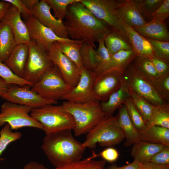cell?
Wrapping results in <instances>:
<instances>
[{"label":"cell","instance_id":"obj_1","mask_svg":"<svg viewBox=\"0 0 169 169\" xmlns=\"http://www.w3.org/2000/svg\"><path fill=\"white\" fill-rule=\"evenodd\" d=\"M80 1L68 7L64 23L70 39L82 41L96 49L95 43L104 39L112 29L95 16Z\"/></svg>","mask_w":169,"mask_h":169},{"label":"cell","instance_id":"obj_2","mask_svg":"<svg viewBox=\"0 0 169 169\" xmlns=\"http://www.w3.org/2000/svg\"><path fill=\"white\" fill-rule=\"evenodd\" d=\"M71 130L46 135L41 148L55 167H59L82 159L86 149L74 137Z\"/></svg>","mask_w":169,"mask_h":169},{"label":"cell","instance_id":"obj_3","mask_svg":"<svg viewBox=\"0 0 169 169\" xmlns=\"http://www.w3.org/2000/svg\"><path fill=\"white\" fill-rule=\"evenodd\" d=\"M61 105L74 120L73 131L75 136L87 134L105 118L99 101L77 103L65 101Z\"/></svg>","mask_w":169,"mask_h":169},{"label":"cell","instance_id":"obj_4","mask_svg":"<svg viewBox=\"0 0 169 169\" xmlns=\"http://www.w3.org/2000/svg\"><path fill=\"white\" fill-rule=\"evenodd\" d=\"M30 116L41 124L46 135L73 130L75 123L72 115L62 105H49L32 109Z\"/></svg>","mask_w":169,"mask_h":169},{"label":"cell","instance_id":"obj_5","mask_svg":"<svg viewBox=\"0 0 169 169\" xmlns=\"http://www.w3.org/2000/svg\"><path fill=\"white\" fill-rule=\"evenodd\" d=\"M125 139L123 130L119 124L116 116L105 118L87 134L84 147L91 149L97 144L102 147H112Z\"/></svg>","mask_w":169,"mask_h":169},{"label":"cell","instance_id":"obj_6","mask_svg":"<svg viewBox=\"0 0 169 169\" xmlns=\"http://www.w3.org/2000/svg\"><path fill=\"white\" fill-rule=\"evenodd\" d=\"M73 88L65 82L58 67L54 65L31 89L44 99L57 101Z\"/></svg>","mask_w":169,"mask_h":169},{"label":"cell","instance_id":"obj_7","mask_svg":"<svg viewBox=\"0 0 169 169\" xmlns=\"http://www.w3.org/2000/svg\"><path fill=\"white\" fill-rule=\"evenodd\" d=\"M123 76L129 88L152 105L157 106L167 103L161 99L150 80L133 61L125 69Z\"/></svg>","mask_w":169,"mask_h":169},{"label":"cell","instance_id":"obj_8","mask_svg":"<svg viewBox=\"0 0 169 169\" xmlns=\"http://www.w3.org/2000/svg\"><path fill=\"white\" fill-rule=\"evenodd\" d=\"M28 46V57L22 78L34 84L54 64L46 51L36 41L31 39Z\"/></svg>","mask_w":169,"mask_h":169},{"label":"cell","instance_id":"obj_9","mask_svg":"<svg viewBox=\"0 0 169 169\" xmlns=\"http://www.w3.org/2000/svg\"><path fill=\"white\" fill-rule=\"evenodd\" d=\"M32 108L8 101L1 106L0 126L8 123L12 130L24 127H33L43 130L41 124L30 115Z\"/></svg>","mask_w":169,"mask_h":169},{"label":"cell","instance_id":"obj_10","mask_svg":"<svg viewBox=\"0 0 169 169\" xmlns=\"http://www.w3.org/2000/svg\"><path fill=\"white\" fill-rule=\"evenodd\" d=\"M80 2L97 18L106 23L112 30L127 37L117 12L121 0H80Z\"/></svg>","mask_w":169,"mask_h":169},{"label":"cell","instance_id":"obj_11","mask_svg":"<svg viewBox=\"0 0 169 169\" xmlns=\"http://www.w3.org/2000/svg\"><path fill=\"white\" fill-rule=\"evenodd\" d=\"M32 86L10 84L8 90L0 95L7 101L28 106L32 109L49 105H56L57 101L45 100L32 90Z\"/></svg>","mask_w":169,"mask_h":169},{"label":"cell","instance_id":"obj_12","mask_svg":"<svg viewBox=\"0 0 169 169\" xmlns=\"http://www.w3.org/2000/svg\"><path fill=\"white\" fill-rule=\"evenodd\" d=\"M47 52L49 59L58 67L65 82L73 87L75 86L80 78V70L62 52L58 42L53 43Z\"/></svg>","mask_w":169,"mask_h":169},{"label":"cell","instance_id":"obj_13","mask_svg":"<svg viewBox=\"0 0 169 169\" xmlns=\"http://www.w3.org/2000/svg\"><path fill=\"white\" fill-rule=\"evenodd\" d=\"M80 71V78L77 84L61 100L77 103L99 101L93 91V84L96 77L95 74L84 67Z\"/></svg>","mask_w":169,"mask_h":169},{"label":"cell","instance_id":"obj_14","mask_svg":"<svg viewBox=\"0 0 169 169\" xmlns=\"http://www.w3.org/2000/svg\"><path fill=\"white\" fill-rule=\"evenodd\" d=\"M123 73L112 72L96 76L93 85V91L99 102L106 101L118 90L121 85Z\"/></svg>","mask_w":169,"mask_h":169},{"label":"cell","instance_id":"obj_15","mask_svg":"<svg viewBox=\"0 0 169 169\" xmlns=\"http://www.w3.org/2000/svg\"><path fill=\"white\" fill-rule=\"evenodd\" d=\"M31 39L36 41L47 51L54 42L69 41L72 39L61 38L51 29L42 24L32 15L23 21Z\"/></svg>","mask_w":169,"mask_h":169},{"label":"cell","instance_id":"obj_16","mask_svg":"<svg viewBox=\"0 0 169 169\" xmlns=\"http://www.w3.org/2000/svg\"><path fill=\"white\" fill-rule=\"evenodd\" d=\"M51 8L41 0L30 10L33 15L45 27L52 30L59 37L69 38V35L63 21L56 18L51 12Z\"/></svg>","mask_w":169,"mask_h":169},{"label":"cell","instance_id":"obj_17","mask_svg":"<svg viewBox=\"0 0 169 169\" xmlns=\"http://www.w3.org/2000/svg\"><path fill=\"white\" fill-rule=\"evenodd\" d=\"M2 21L10 28L17 44H28L31 40L28 30L16 8L11 5Z\"/></svg>","mask_w":169,"mask_h":169},{"label":"cell","instance_id":"obj_18","mask_svg":"<svg viewBox=\"0 0 169 169\" xmlns=\"http://www.w3.org/2000/svg\"><path fill=\"white\" fill-rule=\"evenodd\" d=\"M119 18L126 35L137 56L150 58L155 55L152 47L146 38L137 33L133 28L128 26Z\"/></svg>","mask_w":169,"mask_h":169},{"label":"cell","instance_id":"obj_19","mask_svg":"<svg viewBox=\"0 0 169 169\" xmlns=\"http://www.w3.org/2000/svg\"><path fill=\"white\" fill-rule=\"evenodd\" d=\"M117 12L119 17L133 28L141 26L147 23L134 0H121Z\"/></svg>","mask_w":169,"mask_h":169},{"label":"cell","instance_id":"obj_20","mask_svg":"<svg viewBox=\"0 0 169 169\" xmlns=\"http://www.w3.org/2000/svg\"><path fill=\"white\" fill-rule=\"evenodd\" d=\"M130 98L129 88L123 78L119 89L113 93L106 101L100 103L105 118L112 116L114 112L119 109L126 100Z\"/></svg>","mask_w":169,"mask_h":169},{"label":"cell","instance_id":"obj_21","mask_svg":"<svg viewBox=\"0 0 169 169\" xmlns=\"http://www.w3.org/2000/svg\"><path fill=\"white\" fill-rule=\"evenodd\" d=\"M27 44H18L4 63L17 76L22 78L28 55Z\"/></svg>","mask_w":169,"mask_h":169},{"label":"cell","instance_id":"obj_22","mask_svg":"<svg viewBox=\"0 0 169 169\" xmlns=\"http://www.w3.org/2000/svg\"><path fill=\"white\" fill-rule=\"evenodd\" d=\"M117 121L124 132L125 136L124 145L130 147L140 140L139 131L134 126L128 116L124 104L119 109Z\"/></svg>","mask_w":169,"mask_h":169},{"label":"cell","instance_id":"obj_23","mask_svg":"<svg viewBox=\"0 0 169 169\" xmlns=\"http://www.w3.org/2000/svg\"><path fill=\"white\" fill-rule=\"evenodd\" d=\"M133 28L143 36L157 40L169 41V32L165 22L159 23L151 20L141 26Z\"/></svg>","mask_w":169,"mask_h":169},{"label":"cell","instance_id":"obj_24","mask_svg":"<svg viewBox=\"0 0 169 169\" xmlns=\"http://www.w3.org/2000/svg\"><path fill=\"white\" fill-rule=\"evenodd\" d=\"M132 146L131 155L141 163L150 161L152 157L165 146L141 140L136 141Z\"/></svg>","mask_w":169,"mask_h":169},{"label":"cell","instance_id":"obj_25","mask_svg":"<svg viewBox=\"0 0 169 169\" xmlns=\"http://www.w3.org/2000/svg\"><path fill=\"white\" fill-rule=\"evenodd\" d=\"M139 131L140 140L169 146V129L157 125H150Z\"/></svg>","mask_w":169,"mask_h":169},{"label":"cell","instance_id":"obj_26","mask_svg":"<svg viewBox=\"0 0 169 169\" xmlns=\"http://www.w3.org/2000/svg\"><path fill=\"white\" fill-rule=\"evenodd\" d=\"M136 56L133 50H121L110 55V61L101 74L112 72L123 73L126 68Z\"/></svg>","mask_w":169,"mask_h":169},{"label":"cell","instance_id":"obj_27","mask_svg":"<svg viewBox=\"0 0 169 169\" xmlns=\"http://www.w3.org/2000/svg\"><path fill=\"white\" fill-rule=\"evenodd\" d=\"M17 44L10 28L1 21L0 22V60L4 63Z\"/></svg>","mask_w":169,"mask_h":169},{"label":"cell","instance_id":"obj_28","mask_svg":"<svg viewBox=\"0 0 169 169\" xmlns=\"http://www.w3.org/2000/svg\"><path fill=\"white\" fill-rule=\"evenodd\" d=\"M104 42L110 55L121 50H133L127 38L113 30L106 35Z\"/></svg>","mask_w":169,"mask_h":169},{"label":"cell","instance_id":"obj_29","mask_svg":"<svg viewBox=\"0 0 169 169\" xmlns=\"http://www.w3.org/2000/svg\"><path fill=\"white\" fill-rule=\"evenodd\" d=\"M82 41L71 40L58 42L62 52L76 65L79 70L84 67L80 53Z\"/></svg>","mask_w":169,"mask_h":169},{"label":"cell","instance_id":"obj_30","mask_svg":"<svg viewBox=\"0 0 169 169\" xmlns=\"http://www.w3.org/2000/svg\"><path fill=\"white\" fill-rule=\"evenodd\" d=\"M98 156L94 153L88 157L53 169H100L105 167V161L104 160H95V158Z\"/></svg>","mask_w":169,"mask_h":169},{"label":"cell","instance_id":"obj_31","mask_svg":"<svg viewBox=\"0 0 169 169\" xmlns=\"http://www.w3.org/2000/svg\"><path fill=\"white\" fill-rule=\"evenodd\" d=\"M129 88L130 99L147 125L152 115L155 106Z\"/></svg>","mask_w":169,"mask_h":169},{"label":"cell","instance_id":"obj_32","mask_svg":"<svg viewBox=\"0 0 169 169\" xmlns=\"http://www.w3.org/2000/svg\"><path fill=\"white\" fill-rule=\"evenodd\" d=\"M154 125L169 129V104L168 103L155 106L147 125Z\"/></svg>","mask_w":169,"mask_h":169},{"label":"cell","instance_id":"obj_33","mask_svg":"<svg viewBox=\"0 0 169 169\" xmlns=\"http://www.w3.org/2000/svg\"><path fill=\"white\" fill-rule=\"evenodd\" d=\"M91 45L82 44L80 53L84 67L87 70L94 73L97 66L96 50Z\"/></svg>","mask_w":169,"mask_h":169},{"label":"cell","instance_id":"obj_34","mask_svg":"<svg viewBox=\"0 0 169 169\" xmlns=\"http://www.w3.org/2000/svg\"><path fill=\"white\" fill-rule=\"evenodd\" d=\"M104 39H100L97 42L99 46L96 50L97 65L94 72L96 76L102 74L104 72L110 59V55L105 46Z\"/></svg>","mask_w":169,"mask_h":169},{"label":"cell","instance_id":"obj_35","mask_svg":"<svg viewBox=\"0 0 169 169\" xmlns=\"http://www.w3.org/2000/svg\"><path fill=\"white\" fill-rule=\"evenodd\" d=\"M53 12V15L57 19L63 21L64 19L68 7L73 3L80 0H44Z\"/></svg>","mask_w":169,"mask_h":169},{"label":"cell","instance_id":"obj_36","mask_svg":"<svg viewBox=\"0 0 169 169\" xmlns=\"http://www.w3.org/2000/svg\"><path fill=\"white\" fill-rule=\"evenodd\" d=\"M129 117L135 127L139 131L146 128L147 125L130 98L124 103Z\"/></svg>","mask_w":169,"mask_h":169},{"label":"cell","instance_id":"obj_37","mask_svg":"<svg viewBox=\"0 0 169 169\" xmlns=\"http://www.w3.org/2000/svg\"><path fill=\"white\" fill-rule=\"evenodd\" d=\"M133 62L151 81H153L159 77L149 58L137 56Z\"/></svg>","mask_w":169,"mask_h":169},{"label":"cell","instance_id":"obj_38","mask_svg":"<svg viewBox=\"0 0 169 169\" xmlns=\"http://www.w3.org/2000/svg\"><path fill=\"white\" fill-rule=\"evenodd\" d=\"M139 11L145 18H151L164 0H134Z\"/></svg>","mask_w":169,"mask_h":169},{"label":"cell","instance_id":"obj_39","mask_svg":"<svg viewBox=\"0 0 169 169\" xmlns=\"http://www.w3.org/2000/svg\"><path fill=\"white\" fill-rule=\"evenodd\" d=\"M22 136L20 132L13 131L10 125L6 123L0 131V156L8 145L20 139Z\"/></svg>","mask_w":169,"mask_h":169},{"label":"cell","instance_id":"obj_40","mask_svg":"<svg viewBox=\"0 0 169 169\" xmlns=\"http://www.w3.org/2000/svg\"><path fill=\"white\" fill-rule=\"evenodd\" d=\"M0 77L10 84L19 85H28L32 86L33 84L18 77L3 62L0 60Z\"/></svg>","mask_w":169,"mask_h":169},{"label":"cell","instance_id":"obj_41","mask_svg":"<svg viewBox=\"0 0 169 169\" xmlns=\"http://www.w3.org/2000/svg\"><path fill=\"white\" fill-rule=\"evenodd\" d=\"M155 90L165 102H169V75L159 76L151 81Z\"/></svg>","mask_w":169,"mask_h":169},{"label":"cell","instance_id":"obj_42","mask_svg":"<svg viewBox=\"0 0 169 169\" xmlns=\"http://www.w3.org/2000/svg\"><path fill=\"white\" fill-rule=\"evenodd\" d=\"M146 38L150 43L155 55L158 57L169 61V42Z\"/></svg>","mask_w":169,"mask_h":169},{"label":"cell","instance_id":"obj_43","mask_svg":"<svg viewBox=\"0 0 169 169\" xmlns=\"http://www.w3.org/2000/svg\"><path fill=\"white\" fill-rule=\"evenodd\" d=\"M150 59L159 76L169 75V61L155 55L152 56Z\"/></svg>","mask_w":169,"mask_h":169},{"label":"cell","instance_id":"obj_44","mask_svg":"<svg viewBox=\"0 0 169 169\" xmlns=\"http://www.w3.org/2000/svg\"><path fill=\"white\" fill-rule=\"evenodd\" d=\"M169 16V0L163 2L152 15V19L159 23L164 22Z\"/></svg>","mask_w":169,"mask_h":169},{"label":"cell","instance_id":"obj_45","mask_svg":"<svg viewBox=\"0 0 169 169\" xmlns=\"http://www.w3.org/2000/svg\"><path fill=\"white\" fill-rule=\"evenodd\" d=\"M150 162L158 164H169V146H165L152 157Z\"/></svg>","mask_w":169,"mask_h":169},{"label":"cell","instance_id":"obj_46","mask_svg":"<svg viewBox=\"0 0 169 169\" xmlns=\"http://www.w3.org/2000/svg\"><path fill=\"white\" fill-rule=\"evenodd\" d=\"M14 6L19 12L21 16L25 19L33 15L31 10L28 8L21 0H5Z\"/></svg>","mask_w":169,"mask_h":169},{"label":"cell","instance_id":"obj_47","mask_svg":"<svg viewBox=\"0 0 169 169\" xmlns=\"http://www.w3.org/2000/svg\"><path fill=\"white\" fill-rule=\"evenodd\" d=\"M100 155L105 161L112 163L118 159L119 154L116 149L108 147L101 152Z\"/></svg>","mask_w":169,"mask_h":169},{"label":"cell","instance_id":"obj_48","mask_svg":"<svg viewBox=\"0 0 169 169\" xmlns=\"http://www.w3.org/2000/svg\"><path fill=\"white\" fill-rule=\"evenodd\" d=\"M142 163L134 160L133 162L128 165L121 166H118L115 164H113L106 167L107 169H141Z\"/></svg>","mask_w":169,"mask_h":169},{"label":"cell","instance_id":"obj_49","mask_svg":"<svg viewBox=\"0 0 169 169\" xmlns=\"http://www.w3.org/2000/svg\"><path fill=\"white\" fill-rule=\"evenodd\" d=\"M141 163V169H169V164H158L150 161Z\"/></svg>","mask_w":169,"mask_h":169},{"label":"cell","instance_id":"obj_50","mask_svg":"<svg viewBox=\"0 0 169 169\" xmlns=\"http://www.w3.org/2000/svg\"><path fill=\"white\" fill-rule=\"evenodd\" d=\"M10 3L3 0H0V22L11 6Z\"/></svg>","mask_w":169,"mask_h":169},{"label":"cell","instance_id":"obj_51","mask_svg":"<svg viewBox=\"0 0 169 169\" xmlns=\"http://www.w3.org/2000/svg\"><path fill=\"white\" fill-rule=\"evenodd\" d=\"M23 169H48L43 164L36 161H32L27 163Z\"/></svg>","mask_w":169,"mask_h":169},{"label":"cell","instance_id":"obj_52","mask_svg":"<svg viewBox=\"0 0 169 169\" xmlns=\"http://www.w3.org/2000/svg\"><path fill=\"white\" fill-rule=\"evenodd\" d=\"M23 3L29 9L31 10L39 2L38 0H21Z\"/></svg>","mask_w":169,"mask_h":169},{"label":"cell","instance_id":"obj_53","mask_svg":"<svg viewBox=\"0 0 169 169\" xmlns=\"http://www.w3.org/2000/svg\"><path fill=\"white\" fill-rule=\"evenodd\" d=\"M10 84L0 77V95L5 93L8 90Z\"/></svg>","mask_w":169,"mask_h":169},{"label":"cell","instance_id":"obj_54","mask_svg":"<svg viewBox=\"0 0 169 169\" xmlns=\"http://www.w3.org/2000/svg\"><path fill=\"white\" fill-rule=\"evenodd\" d=\"M100 169H107V168L106 167V168H105V167H103V168H101Z\"/></svg>","mask_w":169,"mask_h":169}]
</instances>
